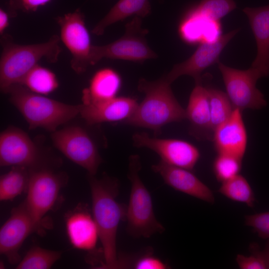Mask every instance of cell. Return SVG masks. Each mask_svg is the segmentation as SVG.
Masks as SVG:
<instances>
[{
  "label": "cell",
  "mask_w": 269,
  "mask_h": 269,
  "mask_svg": "<svg viewBox=\"0 0 269 269\" xmlns=\"http://www.w3.org/2000/svg\"><path fill=\"white\" fill-rule=\"evenodd\" d=\"M257 46V54L251 67L260 71L264 77L269 75V5L245 7Z\"/></svg>",
  "instance_id": "cell-20"
},
{
  "label": "cell",
  "mask_w": 269,
  "mask_h": 269,
  "mask_svg": "<svg viewBox=\"0 0 269 269\" xmlns=\"http://www.w3.org/2000/svg\"><path fill=\"white\" fill-rule=\"evenodd\" d=\"M6 94L31 130L41 128L53 132L80 114V105H69L47 98L21 84L13 85Z\"/></svg>",
  "instance_id": "cell-4"
},
{
  "label": "cell",
  "mask_w": 269,
  "mask_h": 269,
  "mask_svg": "<svg viewBox=\"0 0 269 269\" xmlns=\"http://www.w3.org/2000/svg\"><path fill=\"white\" fill-rule=\"evenodd\" d=\"M9 15L3 9H0V34L3 35L4 31L9 25Z\"/></svg>",
  "instance_id": "cell-36"
},
{
  "label": "cell",
  "mask_w": 269,
  "mask_h": 269,
  "mask_svg": "<svg viewBox=\"0 0 269 269\" xmlns=\"http://www.w3.org/2000/svg\"><path fill=\"white\" fill-rule=\"evenodd\" d=\"M211 20L200 15L191 9L179 24L178 33L180 38L189 44L203 43L208 25Z\"/></svg>",
  "instance_id": "cell-24"
},
{
  "label": "cell",
  "mask_w": 269,
  "mask_h": 269,
  "mask_svg": "<svg viewBox=\"0 0 269 269\" xmlns=\"http://www.w3.org/2000/svg\"><path fill=\"white\" fill-rule=\"evenodd\" d=\"M242 166V159L228 154L217 153L213 162V171L217 180L223 183L239 174Z\"/></svg>",
  "instance_id": "cell-30"
},
{
  "label": "cell",
  "mask_w": 269,
  "mask_h": 269,
  "mask_svg": "<svg viewBox=\"0 0 269 269\" xmlns=\"http://www.w3.org/2000/svg\"><path fill=\"white\" fill-rule=\"evenodd\" d=\"M160 1H162L163 0H158Z\"/></svg>",
  "instance_id": "cell-37"
},
{
  "label": "cell",
  "mask_w": 269,
  "mask_h": 269,
  "mask_svg": "<svg viewBox=\"0 0 269 269\" xmlns=\"http://www.w3.org/2000/svg\"><path fill=\"white\" fill-rule=\"evenodd\" d=\"M29 177L28 168L20 166H12L8 172L0 176V200H11L27 192Z\"/></svg>",
  "instance_id": "cell-23"
},
{
  "label": "cell",
  "mask_w": 269,
  "mask_h": 269,
  "mask_svg": "<svg viewBox=\"0 0 269 269\" xmlns=\"http://www.w3.org/2000/svg\"><path fill=\"white\" fill-rule=\"evenodd\" d=\"M52 0H9L8 9L9 15L14 16L18 11L34 12Z\"/></svg>",
  "instance_id": "cell-32"
},
{
  "label": "cell",
  "mask_w": 269,
  "mask_h": 269,
  "mask_svg": "<svg viewBox=\"0 0 269 269\" xmlns=\"http://www.w3.org/2000/svg\"><path fill=\"white\" fill-rule=\"evenodd\" d=\"M48 159L23 130L10 127L0 135V165L20 166L35 170L51 168Z\"/></svg>",
  "instance_id": "cell-9"
},
{
  "label": "cell",
  "mask_w": 269,
  "mask_h": 269,
  "mask_svg": "<svg viewBox=\"0 0 269 269\" xmlns=\"http://www.w3.org/2000/svg\"><path fill=\"white\" fill-rule=\"evenodd\" d=\"M242 112L235 108L231 116L214 130L211 140L217 153L243 159L247 147L248 134Z\"/></svg>",
  "instance_id": "cell-15"
},
{
  "label": "cell",
  "mask_w": 269,
  "mask_h": 269,
  "mask_svg": "<svg viewBox=\"0 0 269 269\" xmlns=\"http://www.w3.org/2000/svg\"><path fill=\"white\" fill-rule=\"evenodd\" d=\"M170 85L164 75L154 81L140 79L137 88L144 93V98L123 123L150 129L156 137L165 125L186 119L185 110L174 96Z\"/></svg>",
  "instance_id": "cell-2"
},
{
  "label": "cell",
  "mask_w": 269,
  "mask_h": 269,
  "mask_svg": "<svg viewBox=\"0 0 269 269\" xmlns=\"http://www.w3.org/2000/svg\"><path fill=\"white\" fill-rule=\"evenodd\" d=\"M60 252L45 249L38 246L32 247L17 264V269H48L58 260Z\"/></svg>",
  "instance_id": "cell-28"
},
{
  "label": "cell",
  "mask_w": 269,
  "mask_h": 269,
  "mask_svg": "<svg viewBox=\"0 0 269 269\" xmlns=\"http://www.w3.org/2000/svg\"><path fill=\"white\" fill-rule=\"evenodd\" d=\"M138 104L133 98L116 97L97 103H82L79 114L89 125L105 122H124L134 114Z\"/></svg>",
  "instance_id": "cell-18"
},
{
  "label": "cell",
  "mask_w": 269,
  "mask_h": 269,
  "mask_svg": "<svg viewBox=\"0 0 269 269\" xmlns=\"http://www.w3.org/2000/svg\"><path fill=\"white\" fill-rule=\"evenodd\" d=\"M249 251L260 257L266 264L267 269H269V239L263 250H261L259 245L256 243H252L249 246Z\"/></svg>",
  "instance_id": "cell-35"
},
{
  "label": "cell",
  "mask_w": 269,
  "mask_h": 269,
  "mask_svg": "<svg viewBox=\"0 0 269 269\" xmlns=\"http://www.w3.org/2000/svg\"><path fill=\"white\" fill-rule=\"evenodd\" d=\"M21 85L33 92L46 95L57 89L59 82L52 71L38 64L27 74Z\"/></svg>",
  "instance_id": "cell-25"
},
{
  "label": "cell",
  "mask_w": 269,
  "mask_h": 269,
  "mask_svg": "<svg viewBox=\"0 0 269 269\" xmlns=\"http://www.w3.org/2000/svg\"><path fill=\"white\" fill-rule=\"evenodd\" d=\"M245 219V224L252 227L259 237L269 239V211L246 215Z\"/></svg>",
  "instance_id": "cell-31"
},
{
  "label": "cell",
  "mask_w": 269,
  "mask_h": 269,
  "mask_svg": "<svg viewBox=\"0 0 269 269\" xmlns=\"http://www.w3.org/2000/svg\"><path fill=\"white\" fill-rule=\"evenodd\" d=\"M141 168L139 155H131L128 173L131 189L126 210V229L133 237L147 238L162 233L165 228L155 216L151 195L139 175Z\"/></svg>",
  "instance_id": "cell-5"
},
{
  "label": "cell",
  "mask_w": 269,
  "mask_h": 269,
  "mask_svg": "<svg viewBox=\"0 0 269 269\" xmlns=\"http://www.w3.org/2000/svg\"><path fill=\"white\" fill-rule=\"evenodd\" d=\"M151 168L174 189L209 203H214L212 191L192 170L171 165L161 160L152 165Z\"/></svg>",
  "instance_id": "cell-16"
},
{
  "label": "cell",
  "mask_w": 269,
  "mask_h": 269,
  "mask_svg": "<svg viewBox=\"0 0 269 269\" xmlns=\"http://www.w3.org/2000/svg\"><path fill=\"white\" fill-rule=\"evenodd\" d=\"M55 147L66 157L95 175L102 159L98 147L88 133L79 126L56 130L51 134Z\"/></svg>",
  "instance_id": "cell-10"
},
{
  "label": "cell",
  "mask_w": 269,
  "mask_h": 269,
  "mask_svg": "<svg viewBox=\"0 0 269 269\" xmlns=\"http://www.w3.org/2000/svg\"><path fill=\"white\" fill-rule=\"evenodd\" d=\"M60 41V37L53 35L46 42L22 45L14 42L9 35H4L1 40V91L6 93L13 85L21 84L27 74L42 59L49 63L57 62L61 52Z\"/></svg>",
  "instance_id": "cell-3"
},
{
  "label": "cell",
  "mask_w": 269,
  "mask_h": 269,
  "mask_svg": "<svg viewBox=\"0 0 269 269\" xmlns=\"http://www.w3.org/2000/svg\"><path fill=\"white\" fill-rule=\"evenodd\" d=\"M29 171L27 197L24 201L34 218L49 228L50 223L44 216L58 202L60 191L67 182V176L49 168Z\"/></svg>",
  "instance_id": "cell-7"
},
{
  "label": "cell",
  "mask_w": 269,
  "mask_h": 269,
  "mask_svg": "<svg viewBox=\"0 0 269 269\" xmlns=\"http://www.w3.org/2000/svg\"><path fill=\"white\" fill-rule=\"evenodd\" d=\"M47 226L37 221L28 211L24 201L14 208L0 230V253L12 265L21 260L19 251L30 234L44 233Z\"/></svg>",
  "instance_id": "cell-11"
},
{
  "label": "cell",
  "mask_w": 269,
  "mask_h": 269,
  "mask_svg": "<svg viewBox=\"0 0 269 269\" xmlns=\"http://www.w3.org/2000/svg\"><path fill=\"white\" fill-rule=\"evenodd\" d=\"M56 20L60 27V40L72 56L71 68L77 74L84 73L90 66L92 45L83 13L77 9L57 17Z\"/></svg>",
  "instance_id": "cell-12"
},
{
  "label": "cell",
  "mask_w": 269,
  "mask_h": 269,
  "mask_svg": "<svg viewBox=\"0 0 269 269\" xmlns=\"http://www.w3.org/2000/svg\"><path fill=\"white\" fill-rule=\"evenodd\" d=\"M92 201V214L102 246L104 269L122 267L117 252L116 240L121 221L126 219L127 207L116 200L119 191L118 180L104 175L100 179L88 174Z\"/></svg>",
  "instance_id": "cell-1"
},
{
  "label": "cell",
  "mask_w": 269,
  "mask_h": 269,
  "mask_svg": "<svg viewBox=\"0 0 269 269\" xmlns=\"http://www.w3.org/2000/svg\"><path fill=\"white\" fill-rule=\"evenodd\" d=\"M236 261L241 269H267L263 260L254 254H251L250 256L238 254Z\"/></svg>",
  "instance_id": "cell-34"
},
{
  "label": "cell",
  "mask_w": 269,
  "mask_h": 269,
  "mask_svg": "<svg viewBox=\"0 0 269 269\" xmlns=\"http://www.w3.org/2000/svg\"><path fill=\"white\" fill-rule=\"evenodd\" d=\"M122 85L120 75L114 69L105 68L97 71L90 81L89 87L83 90V104L97 103L117 97Z\"/></svg>",
  "instance_id": "cell-21"
},
{
  "label": "cell",
  "mask_w": 269,
  "mask_h": 269,
  "mask_svg": "<svg viewBox=\"0 0 269 269\" xmlns=\"http://www.w3.org/2000/svg\"><path fill=\"white\" fill-rule=\"evenodd\" d=\"M236 7L233 0H201L192 9L205 18L220 21Z\"/></svg>",
  "instance_id": "cell-29"
},
{
  "label": "cell",
  "mask_w": 269,
  "mask_h": 269,
  "mask_svg": "<svg viewBox=\"0 0 269 269\" xmlns=\"http://www.w3.org/2000/svg\"><path fill=\"white\" fill-rule=\"evenodd\" d=\"M208 92L211 126L215 129L226 121L235 109L227 93L211 87H207Z\"/></svg>",
  "instance_id": "cell-26"
},
{
  "label": "cell",
  "mask_w": 269,
  "mask_h": 269,
  "mask_svg": "<svg viewBox=\"0 0 269 269\" xmlns=\"http://www.w3.org/2000/svg\"><path fill=\"white\" fill-rule=\"evenodd\" d=\"M134 144L155 152L163 162L175 166L192 170L201 156L198 148L187 141L176 138L152 137L145 132L133 135Z\"/></svg>",
  "instance_id": "cell-13"
},
{
  "label": "cell",
  "mask_w": 269,
  "mask_h": 269,
  "mask_svg": "<svg viewBox=\"0 0 269 269\" xmlns=\"http://www.w3.org/2000/svg\"><path fill=\"white\" fill-rule=\"evenodd\" d=\"M67 236L73 247L93 251L99 239V231L93 216L86 205H79L65 216Z\"/></svg>",
  "instance_id": "cell-17"
},
{
  "label": "cell",
  "mask_w": 269,
  "mask_h": 269,
  "mask_svg": "<svg viewBox=\"0 0 269 269\" xmlns=\"http://www.w3.org/2000/svg\"><path fill=\"white\" fill-rule=\"evenodd\" d=\"M133 268L136 269H165L169 266L159 258L146 254L137 259L134 263Z\"/></svg>",
  "instance_id": "cell-33"
},
{
  "label": "cell",
  "mask_w": 269,
  "mask_h": 269,
  "mask_svg": "<svg viewBox=\"0 0 269 269\" xmlns=\"http://www.w3.org/2000/svg\"><path fill=\"white\" fill-rule=\"evenodd\" d=\"M218 192L231 200L244 203L249 207L254 206L253 190L247 180L240 174L222 183Z\"/></svg>",
  "instance_id": "cell-27"
},
{
  "label": "cell",
  "mask_w": 269,
  "mask_h": 269,
  "mask_svg": "<svg viewBox=\"0 0 269 269\" xmlns=\"http://www.w3.org/2000/svg\"><path fill=\"white\" fill-rule=\"evenodd\" d=\"M226 93L234 107L243 111L247 109L259 110L267 102L263 94L256 87L257 81L264 77L263 73L252 67L240 70L228 67L218 61Z\"/></svg>",
  "instance_id": "cell-8"
},
{
  "label": "cell",
  "mask_w": 269,
  "mask_h": 269,
  "mask_svg": "<svg viewBox=\"0 0 269 269\" xmlns=\"http://www.w3.org/2000/svg\"><path fill=\"white\" fill-rule=\"evenodd\" d=\"M201 81L195 82L185 110L186 119L190 123V134L198 140L212 139L209 102L207 87Z\"/></svg>",
  "instance_id": "cell-19"
},
{
  "label": "cell",
  "mask_w": 269,
  "mask_h": 269,
  "mask_svg": "<svg viewBox=\"0 0 269 269\" xmlns=\"http://www.w3.org/2000/svg\"><path fill=\"white\" fill-rule=\"evenodd\" d=\"M239 30L235 29L222 35L215 42L200 44L189 58L175 65L169 72L164 75L165 78L171 84L183 75L191 76L195 82L201 81V73L219 61L223 49Z\"/></svg>",
  "instance_id": "cell-14"
},
{
  "label": "cell",
  "mask_w": 269,
  "mask_h": 269,
  "mask_svg": "<svg viewBox=\"0 0 269 269\" xmlns=\"http://www.w3.org/2000/svg\"><path fill=\"white\" fill-rule=\"evenodd\" d=\"M141 23V18L134 17L126 25L125 33L121 37L106 45H92L90 66L104 58L142 62L156 58L157 54L146 41L148 31L142 27Z\"/></svg>",
  "instance_id": "cell-6"
},
{
  "label": "cell",
  "mask_w": 269,
  "mask_h": 269,
  "mask_svg": "<svg viewBox=\"0 0 269 269\" xmlns=\"http://www.w3.org/2000/svg\"><path fill=\"white\" fill-rule=\"evenodd\" d=\"M150 0H119L92 30L93 34L102 35L109 26L130 16L143 18L150 14Z\"/></svg>",
  "instance_id": "cell-22"
}]
</instances>
